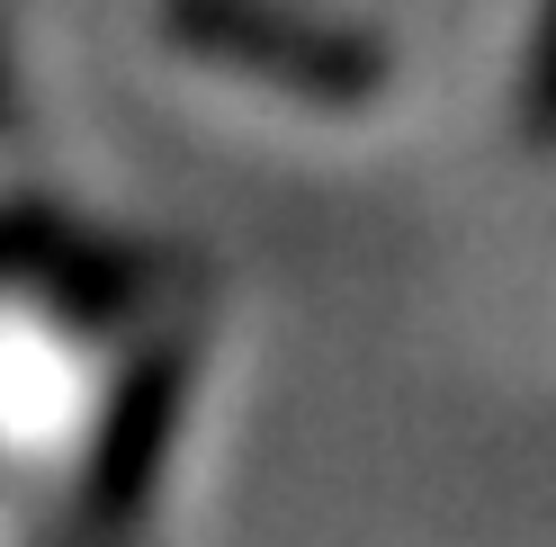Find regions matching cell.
Segmentation results:
<instances>
[{
	"label": "cell",
	"instance_id": "6da1fadb",
	"mask_svg": "<svg viewBox=\"0 0 556 547\" xmlns=\"http://www.w3.org/2000/svg\"><path fill=\"white\" fill-rule=\"evenodd\" d=\"M530 135L556 144V0H547V27H539V54H530Z\"/></svg>",
	"mask_w": 556,
	"mask_h": 547
}]
</instances>
